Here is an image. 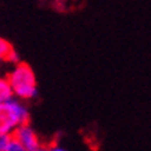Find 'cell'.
Wrapping results in <instances>:
<instances>
[{
	"mask_svg": "<svg viewBox=\"0 0 151 151\" xmlns=\"http://www.w3.org/2000/svg\"><path fill=\"white\" fill-rule=\"evenodd\" d=\"M10 86L15 99L22 101H31L37 97V81L35 71L27 63L18 61L7 75Z\"/></svg>",
	"mask_w": 151,
	"mask_h": 151,
	"instance_id": "cell-1",
	"label": "cell"
},
{
	"mask_svg": "<svg viewBox=\"0 0 151 151\" xmlns=\"http://www.w3.org/2000/svg\"><path fill=\"white\" fill-rule=\"evenodd\" d=\"M6 151H24V148L13 136H10V140H9V143H7Z\"/></svg>",
	"mask_w": 151,
	"mask_h": 151,
	"instance_id": "cell-6",
	"label": "cell"
},
{
	"mask_svg": "<svg viewBox=\"0 0 151 151\" xmlns=\"http://www.w3.org/2000/svg\"><path fill=\"white\" fill-rule=\"evenodd\" d=\"M17 142L22 146L24 151H40L43 150V144L40 142V137L37 136L35 129L29 126V124L19 125L11 134Z\"/></svg>",
	"mask_w": 151,
	"mask_h": 151,
	"instance_id": "cell-3",
	"label": "cell"
},
{
	"mask_svg": "<svg viewBox=\"0 0 151 151\" xmlns=\"http://www.w3.org/2000/svg\"><path fill=\"white\" fill-rule=\"evenodd\" d=\"M13 97V89L10 86L7 76H0V103H4V101L10 100Z\"/></svg>",
	"mask_w": 151,
	"mask_h": 151,
	"instance_id": "cell-5",
	"label": "cell"
},
{
	"mask_svg": "<svg viewBox=\"0 0 151 151\" xmlns=\"http://www.w3.org/2000/svg\"><path fill=\"white\" fill-rule=\"evenodd\" d=\"M29 119L31 114L27 101L13 97L4 103H0V133L13 134L19 125L29 124Z\"/></svg>",
	"mask_w": 151,
	"mask_h": 151,
	"instance_id": "cell-2",
	"label": "cell"
},
{
	"mask_svg": "<svg viewBox=\"0 0 151 151\" xmlns=\"http://www.w3.org/2000/svg\"><path fill=\"white\" fill-rule=\"evenodd\" d=\"M18 61H19V54L15 51V49L6 40L4 37L0 36V63L17 64Z\"/></svg>",
	"mask_w": 151,
	"mask_h": 151,
	"instance_id": "cell-4",
	"label": "cell"
},
{
	"mask_svg": "<svg viewBox=\"0 0 151 151\" xmlns=\"http://www.w3.org/2000/svg\"><path fill=\"white\" fill-rule=\"evenodd\" d=\"M10 136H11V134L0 133V151H6V147H7V143H9V140H10Z\"/></svg>",
	"mask_w": 151,
	"mask_h": 151,
	"instance_id": "cell-7",
	"label": "cell"
}]
</instances>
